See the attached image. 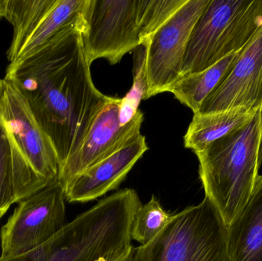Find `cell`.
Returning <instances> with one entry per match:
<instances>
[{
    "instance_id": "19",
    "label": "cell",
    "mask_w": 262,
    "mask_h": 261,
    "mask_svg": "<svg viewBox=\"0 0 262 261\" xmlns=\"http://www.w3.org/2000/svg\"><path fill=\"white\" fill-rule=\"evenodd\" d=\"M172 216L152 196L147 203L137 209L133 221L131 238L141 245H146L164 229Z\"/></svg>"
},
{
    "instance_id": "17",
    "label": "cell",
    "mask_w": 262,
    "mask_h": 261,
    "mask_svg": "<svg viewBox=\"0 0 262 261\" xmlns=\"http://www.w3.org/2000/svg\"><path fill=\"white\" fill-rule=\"evenodd\" d=\"M57 0H6L4 17L13 26V37L7 52L9 62L15 61L27 38Z\"/></svg>"
},
{
    "instance_id": "21",
    "label": "cell",
    "mask_w": 262,
    "mask_h": 261,
    "mask_svg": "<svg viewBox=\"0 0 262 261\" xmlns=\"http://www.w3.org/2000/svg\"><path fill=\"white\" fill-rule=\"evenodd\" d=\"M6 0H0V18L4 17Z\"/></svg>"
},
{
    "instance_id": "20",
    "label": "cell",
    "mask_w": 262,
    "mask_h": 261,
    "mask_svg": "<svg viewBox=\"0 0 262 261\" xmlns=\"http://www.w3.org/2000/svg\"><path fill=\"white\" fill-rule=\"evenodd\" d=\"M15 203L12 150L6 130L0 124V211Z\"/></svg>"
},
{
    "instance_id": "16",
    "label": "cell",
    "mask_w": 262,
    "mask_h": 261,
    "mask_svg": "<svg viewBox=\"0 0 262 261\" xmlns=\"http://www.w3.org/2000/svg\"><path fill=\"white\" fill-rule=\"evenodd\" d=\"M85 3L86 0H57L27 38L15 61L9 64L25 61L41 50L54 37L78 19Z\"/></svg>"
},
{
    "instance_id": "15",
    "label": "cell",
    "mask_w": 262,
    "mask_h": 261,
    "mask_svg": "<svg viewBox=\"0 0 262 261\" xmlns=\"http://www.w3.org/2000/svg\"><path fill=\"white\" fill-rule=\"evenodd\" d=\"M243 50L228 55L203 72L183 75L169 92L194 114L199 113L205 100L232 72Z\"/></svg>"
},
{
    "instance_id": "9",
    "label": "cell",
    "mask_w": 262,
    "mask_h": 261,
    "mask_svg": "<svg viewBox=\"0 0 262 261\" xmlns=\"http://www.w3.org/2000/svg\"><path fill=\"white\" fill-rule=\"evenodd\" d=\"M210 0H187L154 33L145 48L147 90L144 99L171 87L181 77L191 34Z\"/></svg>"
},
{
    "instance_id": "7",
    "label": "cell",
    "mask_w": 262,
    "mask_h": 261,
    "mask_svg": "<svg viewBox=\"0 0 262 261\" xmlns=\"http://www.w3.org/2000/svg\"><path fill=\"white\" fill-rule=\"evenodd\" d=\"M88 64L104 58L116 64L140 45L139 0H86L81 12Z\"/></svg>"
},
{
    "instance_id": "23",
    "label": "cell",
    "mask_w": 262,
    "mask_h": 261,
    "mask_svg": "<svg viewBox=\"0 0 262 261\" xmlns=\"http://www.w3.org/2000/svg\"><path fill=\"white\" fill-rule=\"evenodd\" d=\"M127 256H125V257H123L122 259H121V260H119L118 261H126V259H127Z\"/></svg>"
},
{
    "instance_id": "18",
    "label": "cell",
    "mask_w": 262,
    "mask_h": 261,
    "mask_svg": "<svg viewBox=\"0 0 262 261\" xmlns=\"http://www.w3.org/2000/svg\"><path fill=\"white\" fill-rule=\"evenodd\" d=\"M187 0H139L140 45H148L152 35Z\"/></svg>"
},
{
    "instance_id": "1",
    "label": "cell",
    "mask_w": 262,
    "mask_h": 261,
    "mask_svg": "<svg viewBox=\"0 0 262 261\" xmlns=\"http://www.w3.org/2000/svg\"><path fill=\"white\" fill-rule=\"evenodd\" d=\"M82 28L81 14L35 55L9 64L5 76L18 87L50 138L61 169L79 148L108 98L92 81Z\"/></svg>"
},
{
    "instance_id": "5",
    "label": "cell",
    "mask_w": 262,
    "mask_h": 261,
    "mask_svg": "<svg viewBox=\"0 0 262 261\" xmlns=\"http://www.w3.org/2000/svg\"><path fill=\"white\" fill-rule=\"evenodd\" d=\"M126 261H230L228 226L205 197L185 208L146 245L133 247Z\"/></svg>"
},
{
    "instance_id": "10",
    "label": "cell",
    "mask_w": 262,
    "mask_h": 261,
    "mask_svg": "<svg viewBox=\"0 0 262 261\" xmlns=\"http://www.w3.org/2000/svg\"><path fill=\"white\" fill-rule=\"evenodd\" d=\"M121 98L108 97L91 125L79 148L61 167L58 183L64 188L75 176L106 159L140 135L143 114L138 110L130 122L120 118Z\"/></svg>"
},
{
    "instance_id": "13",
    "label": "cell",
    "mask_w": 262,
    "mask_h": 261,
    "mask_svg": "<svg viewBox=\"0 0 262 261\" xmlns=\"http://www.w3.org/2000/svg\"><path fill=\"white\" fill-rule=\"evenodd\" d=\"M230 261H262V175L238 217L228 226Z\"/></svg>"
},
{
    "instance_id": "2",
    "label": "cell",
    "mask_w": 262,
    "mask_h": 261,
    "mask_svg": "<svg viewBox=\"0 0 262 261\" xmlns=\"http://www.w3.org/2000/svg\"><path fill=\"white\" fill-rule=\"evenodd\" d=\"M129 188L98 201L52 239L26 254L0 261H118L133 248L131 228L139 207Z\"/></svg>"
},
{
    "instance_id": "6",
    "label": "cell",
    "mask_w": 262,
    "mask_h": 261,
    "mask_svg": "<svg viewBox=\"0 0 262 261\" xmlns=\"http://www.w3.org/2000/svg\"><path fill=\"white\" fill-rule=\"evenodd\" d=\"M262 27V0H210L188 43L181 76L243 50Z\"/></svg>"
},
{
    "instance_id": "12",
    "label": "cell",
    "mask_w": 262,
    "mask_h": 261,
    "mask_svg": "<svg viewBox=\"0 0 262 261\" xmlns=\"http://www.w3.org/2000/svg\"><path fill=\"white\" fill-rule=\"evenodd\" d=\"M147 150L146 138L140 134L116 153L73 178L63 188L66 200L91 202L115 190Z\"/></svg>"
},
{
    "instance_id": "22",
    "label": "cell",
    "mask_w": 262,
    "mask_h": 261,
    "mask_svg": "<svg viewBox=\"0 0 262 261\" xmlns=\"http://www.w3.org/2000/svg\"><path fill=\"white\" fill-rule=\"evenodd\" d=\"M8 211V209H4L3 210V211H0V219H2V218L3 217V216H4L5 214H6V211Z\"/></svg>"
},
{
    "instance_id": "4",
    "label": "cell",
    "mask_w": 262,
    "mask_h": 261,
    "mask_svg": "<svg viewBox=\"0 0 262 261\" xmlns=\"http://www.w3.org/2000/svg\"><path fill=\"white\" fill-rule=\"evenodd\" d=\"M0 124L12 150L15 203L58 182L56 150L18 87L6 78L0 80Z\"/></svg>"
},
{
    "instance_id": "14",
    "label": "cell",
    "mask_w": 262,
    "mask_h": 261,
    "mask_svg": "<svg viewBox=\"0 0 262 261\" xmlns=\"http://www.w3.org/2000/svg\"><path fill=\"white\" fill-rule=\"evenodd\" d=\"M258 112L236 107L213 113H195L184 136L185 147L195 153L203 151L217 139L247 124Z\"/></svg>"
},
{
    "instance_id": "8",
    "label": "cell",
    "mask_w": 262,
    "mask_h": 261,
    "mask_svg": "<svg viewBox=\"0 0 262 261\" xmlns=\"http://www.w3.org/2000/svg\"><path fill=\"white\" fill-rule=\"evenodd\" d=\"M64 201L56 182L18 202L0 231L1 257L26 254L56 235L67 224Z\"/></svg>"
},
{
    "instance_id": "3",
    "label": "cell",
    "mask_w": 262,
    "mask_h": 261,
    "mask_svg": "<svg viewBox=\"0 0 262 261\" xmlns=\"http://www.w3.org/2000/svg\"><path fill=\"white\" fill-rule=\"evenodd\" d=\"M205 197L229 226L247 205L262 163V110L247 124L195 153Z\"/></svg>"
},
{
    "instance_id": "11",
    "label": "cell",
    "mask_w": 262,
    "mask_h": 261,
    "mask_svg": "<svg viewBox=\"0 0 262 261\" xmlns=\"http://www.w3.org/2000/svg\"><path fill=\"white\" fill-rule=\"evenodd\" d=\"M236 107L262 110V27L242 51L232 72L205 100L199 113Z\"/></svg>"
}]
</instances>
